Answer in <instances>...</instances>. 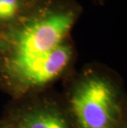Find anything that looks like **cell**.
I'll list each match as a JSON object with an SVG mask.
<instances>
[{
  "label": "cell",
  "instance_id": "cell-1",
  "mask_svg": "<svg viewBox=\"0 0 127 128\" xmlns=\"http://www.w3.org/2000/svg\"><path fill=\"white\" fill-rule=\"evenodd\" d=\"M83 8L75 0H31L0 35V88L14 100L41 94L69 74L71 36Z\"/></svg>",
  "mask_w": 127,
  "mask_h": 128
},
{
  "label": "cell",
  "instance_id": "cell-5",
  "mask_svg": "<svg viewBox=\"0 0 127 128\" xmlns=\"http://www.w3.org/2000/svg\"><path fill=\"white\" fill-rule=\"evenodd\" d=\"M0 128H12L9 124L3 119H0Z\"/></svg>",
  "mask_w": 127,
  "mask_h": 128
},
{
  "label": "cell",
  "instance_id": "cell-3",
  "mask_svg": "<svg viewBox=\"0 0 127 128\" xmlns=\"http://www.w3.org/2000/svg\"><path fill=\"white\" fill-rule=\"evenodd\" d=\"M14 102L2 118L12 128H74L64 104L52 98L37 94Z\"/></svg>",
  "mask_w": 127,
  "mask_h": 128
},
{
  "label": "cell",
  "instance_id": "cell-2",
  "mask_svg": "<svg viewBox=\"0 0 127 128\" xmlns=\"http://www.w3.org/2000/svg\"><path fill=\"white\" fill-rule=\"evenodd\" d=\"M126 104L117 75L98 64L72 78L64 102L74 128H127Z\"/></svg>",
  "mask_w": 127,
  "mask_h": 128
},
{
  "label": "cell",
  "instance_id": "cell-6",
  "mask_svg": "<svg viewBox=\"0 0 127 128\" xmlns=\"http://www.w3.org/2000/svg\"><path fill=\"white\" fill-rule=\"evenodd\" d=\"M0 35H1V32H0Z\"/></svg>",
  "mask_w": 127,
  "mask_h": 128
},
{
  "label": "cell",
  "instance_id": "cell-4",
  "mask_svg": "<svg viewBox=\"0 0 127 128\" xmlns=\"http://www.w3.org/2000/svg\"><path fill=\"white\" fill-rule=\"evenodd\" d=\"M31 0H0V32L12 26L26 9Z\"/></svg>",
  "mask_w": 127,
  "mask_h": 128
}]
</instances>
